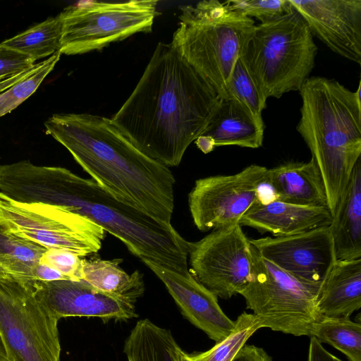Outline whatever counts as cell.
Wrapping results in <instances>:
<instances>
[{"mask_svg":"<svg viewBox=\"0 0 361 361\" xmlns=\"http://www.w3.org/2000/svg\"><path fill=\"white\" fill-rule=\"evenodd\" d=\"M221 101L171 43L159 42L135 89L111 119L144 154L177 166Z\"/></svg>","mask_w":361,"mask_h":361,"instance_id":"1","label":"cell"},{"mask_svg":"<svg viewBox=\"0 0 361 361\" xmlns=\"http://www.w3.org/2000/svg\"><path fill=\"white\" fill-rule=\"evenodd\" d=\"M4 189L15 200L58 206L88 219L122 241L142 262L178 273L189 271V242L171 224L118 200L92 178L23 160L8 168Z\"/></svg>","mask_w":361,"mask_h":361,"instance_id":"2","label":"cell"},{"mask_svg":"<svg viewBox=\"0 0 361 361\" xmlns=\"http://www.w3.org/2000/svg\"><path fill=\"white\" fill-rule=\"evenodd\" d=\"M92 179L118 200L171 224L175 178L169 167L141 152L111 118L56 114L44 123Z\"/></svg>","mask_w":361,"mask_h":361,"instance_id":"3","label":"cell"},{"mask_svg":"<svg viewBox=\"0 0 361 361\" xmlns=\"http://www.w3.org/2000/svg\"><path fill=\"white\" fill-rule=\"evenodd\" d=\"M360 87L352 92L334 79L312 76L299 90L297 130L322 176L332 216L361 158Z\"/></svg>","mask_w":361,"mask_h":361,"instance_id":"4","label":"cell"},{"mask_svg":"<svg viewBox=\"0 0 361 361\" xmlns=\"http://www.w3.org/2000/svg\"><path fill=\"white\" fill-rule=\"evenodd\" d=\"M179 10L180 22L171 44L224 99L255 22L217 0L182 6Z\"/></svg>","mask_w":361,"mask_h":361,"instance_id":"5","label":"cell"},{"mask_svg":"<svg viewBox=\"0 0 361 361\" xmlns=\"http://www.w3.org/2000/svg\"><path fill=\"white\" fill-rule=\"evenodd\" d=\"M317 53L306 22L292 7L279 18L255 25L240 57L267 99L299 91L314 66Z\"/></svg>","mask_w":361,"mask_h":361,"instance_id":"6","label":"cell"},{"mask_svg":"<svg viewBox=\"0 0 361 361\" xmlns=\"http://www.w3.org/2000/svg\"><path fill=\"white\" fill-rule=\"evenodd\" d=\"M252 262L251 279L239 293L247 308L261 320L263 328L310 336L322 318L317 308L322 283L293 276L263 258L253 246Z\"/></svg>","mask_w":361,"mask_h":361,"instance_id":"7","label":"cell"},{"mask_svg":"<svg viewBox=\"0 0 361 361\" xmlns=\"http://www.w3.org/2000/svg\"><path fill=\"white\" fill-rule=\"evenodd\" d=\"M58 322L30 282L0 274V334L8 361H60Z\"/></svg>","mask_w":361,"mask_h":361,"instance_id":"8","label":"cell"},{"mask_svg":"<svg viewBox=\"0 0 361 361\" xmlns=\"http://www.w3.org/2000/svg\"><path fill=\"white\" fill-rule=\"evenodd\" d=\"M0 230L80 257L97 252L106 233L88 219L62 207L17 201L1 192Z\"/></svg>","mask_w":361,"mask_h":361,"instance_id":"9","label":"cell"},{"mask_svg":"<svg viewBox=\"0 0 361 361\" xmlns=\"http://www.w3.org/2000/svg\"><path fill=\"white\" fill-rule=\"evenodd\" d=\"M157 3L156 0L90 1L66 8L60 13L61 53L75 55L101 50L137 32H150Z\"/></svg>","mask_w":361,"mask_h":361,"instance_id":"10","label":"cell"},{"mask_svg":"<svg viewBox=\"0 0 361 361\" xmlns=\"http://www.w3.org/2000/svg\"><path fill=\"white\" fill-rule=\"evenodd\" d=\"M188 257L190 274L217 298L239 294L251 279L252 246L240 224L189 242Z\"/></svg>","mask_w":361,"mask_h":361,"instance_id":"11","label":"cell"},{"mask_svg":"<svg viewBox=\"0 0 361 361\" xmlns=\"http://www.w3.org/2000/svg\"><path fill=\"white\" fill-rule=\"evenodd\" d=\"M267 168L251 164L233 175L200 178L188 195L189 209L196 227L202 232L235 224L262 200Z\"/></svg>","mask_w":361,"mask_h":361,"instance_id":"12","label":"cell"},{"mask_svg":"<svg viewBox=\"0 0 361 361\" xmlns=\"http://www.w3.org/2000/svg\"><path fill=\"white\" fill-rule=\"evenodd\" d=\"M265 259L300 280L322 283L336 262L330 226L281 237L250 239Z\"/></svg>","mask_w":361,"mask_h":361,"instance_id":"13","label":"cell"},{"mask_svg":"<svg viewBox=\"0 0 361 361\" xmlns=\"http://www.w3.org/2000/svg\"><path fill=\"white\" fill-rule=\"evenodd\" d=\"M312 36L331 51L361 64V0H288Z\"/></svg>","mask_w":361,"mask_h":361,"instance_id":"14","label":"cell"},{"mask_svg":"<svg viewBox=\"0 0 361 361\" xmlns=\"http://www.w3.org/2000/svg\"><path fill=\"white\" fill-rule=\"evenodd\" d=\"M39 300L59 320L64 317H98L126 321L137 317L135 305L94 288L84 280L30 282Z\"/></svg>","mask_w":361,"mask_h":361,"instance_id":"15","label":"cell"},{"mask_svg":"<svg viewBox=\"0 0 361 361\" xmlns=\"http://www.w3.org/2000/svg\"><path fill=\"white\" fill-rule=\"evenodd\" d=\"M142 262L163 282L183 317L210 339L218 343L231 334L235 322L223 312L217 297L190 271L182 274L149 261Z\"/></svg>","mask_w":361,"mask_h":361,"instance_id":"16","label":"cell"},{"mask_svg":"<svg viewBox=\"0 0 361 361\" xmlns=\"http://www.w3.org/2000/svg\"><path fill=\"white\" fill-rule=\"evenodd\" d=\"M264 128L262 118L254 116L240 103L221 99L218 109L195 142L204 154L220 146L257 149L262 145Z\"/></svg>","mask_w":361,"mask_h":361,"instance_id":"17","label":"cell"},{"mask_svg":"<svg viewBox=\"0 0 361 361\" xmlns=\"http://www.w3.org/2000/svg\"><path fill=\"white\" fill-rule=\"evenodd\" d=\"M332 219L328 207L296 205L275 199L269 202L260 200L244 214L239 224L281 237L329 226Z\"/></svg>","mask_w":361,"mask_h":361,"instance_id":"18","label":"cell"},{"mask_svg":"<svg viewBox=\"0 0 361 361\" xmlns=\"http://www.w3.org/2000/svg\"><path fill=\"white\" fill-rule=\"evenodd\" d=\"M265 185L272 190L275 200L296 205L328 207L322 176L312 159L268 169Z\"/></svg>","mask_w":361,"mask_h":361,"instance_id":"19","label":"cell"},{"mask_svg":"<svg viewBox=\"0 0 361 361\" xmlns=\"http://www.w3.org/2000/svg\"><path fill=\"white\" fill-rule=\"evenodd\" d=\"M361 307V259L336 260L322 283L317 308L322 317L350 318Z\"/></svg>","mask_w":361,"mask_h":361,"instance_id":"20","label":"cell"},{"mask_svg":"<svg viewBox=\"0 0 361 361\" xmlns=\"http://www.w3.org/2000/svg\"><path fill=\"white\" fill-rule=\"evenodd\" d=\"M329 226L336 260L361 259V158L355 164Z\"/></svg>","mask_w":361,"mask_h":361,"instance_id":"21","label":"cell"},{"mask_svg":"<svg viewBox=\"0 0 361 361\" xmlns=\"http://www.w3.org/2000/svg\"><path fill=\"white\" fill-rule=\"evenodd\" d=\"M123 353L128 361H188L171 331L148 319L136 323L125 340Z\"/></svg>","mask_w":361,"mask_h":361,"instance_id":"22","label":"cell"},{"mask_svg":"<svg viewBox=\"0 0 361 361\" xmlns=\"http://www.w3.org/2000/svg\"><path fill=\"white\" fill-rule=\"evenodd\" d=\"M121 259H102L94 257L82 259V280L98 290L135 305L143 295L145 282L139 270L129 274L121 267Z\"/></svg>","mask_w":361,"mask_h":361,"instance_id":"23","label":"cell"},{"mask_svg":"<svg viewBox=\"0 0 361 361\" xmlns=\"http://www.w3.org/2000/svg\"><path fill=\"white\" fill-rule=\"evenodd\" d=\"M47 250L0 230V274L23 282L37 281L36 269Z\"/></svg>","mask_w":361,"mask_h":361,"instance_id":"24","label":"cell"},{"mask_svg":"<svg viewBox=\"0 0 361 361\" xmlns=\"http://www.w3.org/2000/svg\"><path fill=\"white\" fill-rule=\"evenodd\" d=\"M62 32L63 22L59 13L3 41L1 44L37 61L60 51Z\"/></svg>","mask_w":361,"mask_h":361,"instance_id":"25","label":"cell"},{"mask_svg":"<svg viewBox=\"0 0 361 361\" xmlns=\"http://www.w3.org/2000/svg\"><path fill=\"white\" fill-rule=\"evenodd\" d=\"M310 337L328 343L350 361H361V324L350 318L322 317L311 331Z\"/></svg>","mask_w":361,"mask_h":361,"instance_id":"26","label":"cell"},{"mask_svg":"<svg viewBox=\"0 0 361 361\" xmlns=\"http://www.w3.org/2000/svg\"><path fill=\"white\" fill-rule=\"evenodd\" d=\"M56 51L46 60L11 78V85L0 93V117L10 113L30 97L59 61Z\"/></svg>","mask_w":361,"mask_h":361,"instance_id":"27","label":"cell"},{"mask_svg":"<svg viewBox=\"0 0 361 361\" xmlns=\"http://www.w3.org/2000/svg\"><path fill=\"white\" fill-rule=\"evenodd\" d=\"M261 320L253 313L243 312L235 322L231 334L216 343L211 349L195 354H187L188 361H231L247 341L259 329Z\"/></svg>","mask_w":361,"mask_h":361,"instance_id":"28","label":"cell"},{"mask_svg":"<svg viewBox=\"0 0 361 361\" xmlns=\"http://www.w3.org/2000/svg\"><path fill=\"white\" fill-rule=\"evenodd\" d=\"M224 99L238 102L254 116L262 118V113L267 107V99L259 90L240 57L229 78Z\"/></svg>","mask_w":361,"mask_h":361,"instance_id":"29","label":"cell"},{"mask_svg":"<svg viewBox=\"0 0 361 361\" xmlns=\"http://www.w3.org/2000/svg\"><path fill=\"white\" fill-rule=\"evenodd\" d=\"M224 4L230 10L254 17L260 23L279 18L292 8L288 0H231Z\"/></svg>","mask_w":361,"mask_h":361,"instance_id":"30","label":"cell"},{"mask_svg":"<svg viewBox=\"0 0 361 361\" xmlns=\"http://www.w3.org/2000/svg\"><path fill=\"white\" fill-rule=\"evenodd\" d=\"M39 263L57 270L69 280H82V259L71 251L48 249L41 257Z\"/></svg>","mask_w":361,"mask_h":361,"instance_id":"31","label":"cell"},{"mask_svg":"<svg viewBox=\"0 0 361 361\" xmlns=\"http://www.w3.org/2000/svg\"><path fill=\"white\" fill-rule=\"evenodd\" d=\"M36 61L0 44V82L31 68Z\"/></svg>","mask_w":361,"mask_h":361,"instance_id":"32","label":"cell"},{"mask_svg":"<svg viewBox=\"0 0 361 361\" xmlns=\"http://www.w3.org/2000/svg\"><path fill=\"white\" fill-rule=\"evenodd\" d=\"M231 361H273L262 348L245 345Z\"/></svg>","mask_w":361,"mask_h":361,"instance_id":"33","label":"cell"},{"mask_svg":"<svg viewBox=\"0 0 361 361\" xmlns=\"http://www.w3.org/2000/svg\"><path fill=\"white\" fill-rule=\"evenodd\" d=\"M307 361H343L324 348L314 337H310Z\"/></svg>","mask_w":361,"mask_h":361,"instance_id":"34","label":"cell"},{"mask_svg":"<svg viewBox=\"0 0 361 361\" xmlns=\"http://www.w3.org/2000/svg\"><path fill=\"white\" fill-rule=\"evenodd\" d=\"M37 281H53L57 280H69L57 270L39 262L36 269Z\"/></svg>","mask_w":361,"mask_h":361,"instance_id":"35","label":"cell"},{"mask_svg":"<svg viewBox=\"0 0 361 361\" xmlns=\"http://www.w3.org/2000/svg\"><path fill=\"white\" fill-rule=\"evenodd\" d=\"M0 361H8L6 350L0 334Z\"/></svg>","mask_w":361,"mask_h":361,"instance_id":"36","label":"cell"}]
</instances>
